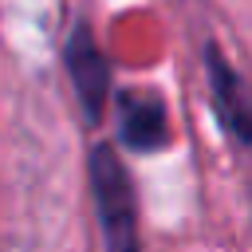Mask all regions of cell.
Wrapping results in <instances>:
<instances>
[{
	"mask_svg": "<svg viewBox=\"0 0 252 252\" xmlns=\"http://www.w3.org/2000/svg\"><path fill=\"white\" fill-rule=\"evenodd\" d=\"M91 189H94V209H98L106 252H138V217H134L130 177L118 165L110 146H98L91 154Z\"/></svg>",
	"mask_w": 252,
	"mask_h": 252,
	"instance_id": "6da1fadb",
	"label": "cell"
},
{
	"mask_svg": "<svg viewBox=\"0 0 252 252\" xmlns=\"http://www.w3.org/2000/svg\"><path fill=\"white\" fill-rule=\"evenodd\" d=\"M209 83H213V102H217L220 126L236 142H252V98H248L240 75L217 55V47H209Z\"/></svg>",
	"mask_w": 252,
	"mask_h": 252,
	"instance_id": "7a4b0ae2",
	"label": "cell"
},
{
	"mask_svg": "<svg viewBox=\"0 0 252 252\" xmlns=\"http://www.w3.org/2000/svg\"><path fill=\"white\" fill-rule=\"evenodd\" d=\"M67 67H71V79H75V91L87 106L91 118H98L102 110V98H106V87H110V67L102 59V51L94 47V39L79 28L67 43Z\"/></svg>",
	"mask_w": 252,
	"mask_h": 252,
	"instance_id": "3957f363",
	"label": "cell"
},
{
	"mask_svg": "<svg viewBox=\"0 0 252 252\" xmlns=\"http://www.w3.org/2000/svg\"><path fill=\"white\" fill-rule=\"evenodd\" d=\"M122 138L130 150H158L165 142V110L146 91H130L122 98Z\"/></svg>",
	"mask_w": 252,
	"mask_h": 252,
	"instance_id": "277c9868",
	"label": "cell"
}]
</instances>
